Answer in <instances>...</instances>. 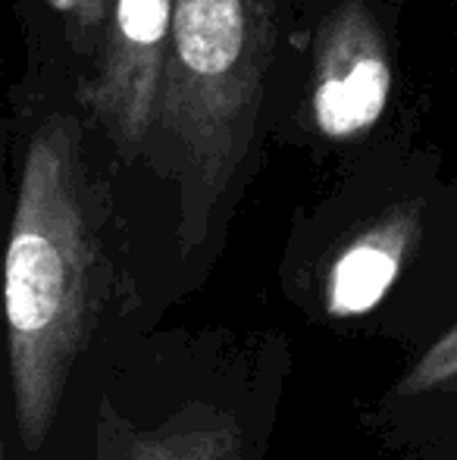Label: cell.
Here are the masks:
<instances>
[{
    "label": "cell",
    "mask_w": 457,
    "mask_h": 460,
    "mask_svg": "<svg viewBox=\"0 0 457 460\" xmlns=\"http://www.w3.org/2000/svg\"><path fill=\"white\" fill-rule=\"evenodd\" d=\"M176 0H107L85 79V107L122 179L141 172L157 119Z\"/></svg>",
    "instance_id": "277c9868"
},
{
    "label": "cell",
    "mask_w": 457,
    "mask_h": 460,
    "mask_svg": "<svg viewBox=\"0 0 457 460\" xmlns=\"http://www.w3.org/2000/svg\"><path fill=\"white\" fill-rule=\"evenodd\" d=\"M457 385V323L454 329H448L414 367L401 379L398 392L401 394H426V392H442V388Z\"/></svg>",
    "instance_id": "ba28073f"
},
{
    "label": "cell",
    "mask_w": 457,
    "mask_h": 460,
    "mask_svg": "<svg viewBox=\"0 0 457 460\" xmlns=\"http://www.w3.org/2000/svg\"><path fill=\"white\" fill-rule=\"evenodd\" d=\"M426 194L408 191L354 226L326 270V310L336 320L364 316L389 295L420 244Z\"/></svg>",
    "instance_id": "5b68a950"
},
{
    "label": "cell",
    "mask_w": 457,
    "mask_h": 460,
    "mask_svg": "<svg viewBox=\"0 0 457 460\" xmlns=\"http://www.w3.org/2000/svg\"><path fill=\"white\" fill-rule=\"evenodd\" d=\"M398 88L391 0H294L269 69V135L320 154L373 145Z\"/></svg>",
    "instance_id": "3957f363"
},
{
    "label": "cell",
    "mask_w": 457,
    "mask_h": 460,
    "mask_svg": "<svg viewBox=\"0 0 457 460\" xmlns=\"http://www.w3.org/2000/svg\"><path fill=\"white\" fill-rule=\"evenodd\" d=\"M85 69L25 38V69L4 101L10 128L0 297L19 438L38 451L60 413L116 279L122 170L85 107Z\"/></svg>",
    "instance_id": "6da1fadb"
},
{
    "label": "cell",
    "mask_w": 457,
    "mask_h": 460,
    "mask_svg": "<svg viewBox=\"0 0 457 460\" xmlns=\"http://www.w3.org/2000/svg\"><path fill=\"white\" fill-rule=\"evenodd\" d=\"M6 213H10V128H6V110L0 103V263H4ZM0 320H4V297H0ZM0 460H4V432H0Z\"/></svg>",
    "instance_id": "9c48e42d"
},
{
    "label": "cell",
    "mask_w": 457,
    "mask_h": 460,
    "mask_svg": "<svg viewBox=\"0 0 457 460\" xmlns=\"http://www.w3.org/2000/svg\"><path fill=\"white\" fill-rule=\"evenodd\" d=\"M0 69H4V54H0Z\"/></svg>",
    "instance_id": "8fae6325"
},
{
    "label": "cell",
    "mask_w": 457,
    "mask_h": 460,
    "mask_svg": "<svg viewBox=\"0 0 457 460\" xmlns=\"http://www.w3.org/2000/svg\"><path fill=\"white\" fill-rule=\"evenodd\" d=\"M273 48L254 0H176L157 119L141 172L176 194L185 257L214 229L250 179L269 135Z\"/></svg>",
    "instance_id": "7a4b0ae2"
},
{
    "label": "cell",
    "mask_w": 457,
    "mask_h": 460,
    "mask_svg": "<svg viewBox=\"0 0 457 460\" xmlns=\"http://www.w3.org/2000/svg\"><path fill=\"white\" fill-rule=\"evenodd\" d=\"M242 432L238 423L214 407H191L160 426L154 436L128 445L122 460H238Z\"/></svg>",
    "instance_id": "8992f818"
},
{
    "label": "cell",
    "mask_w": 457,
    "mask_h": 460,
    "mask_svg": "<svg viewBox=\"0 0 457 460\" xmlns=\"http://www.w3.org/2000/svg\"><path fill=\"white\" fill-rule=\"evenodd\" d=\"M107 0H16L22 38H44L63 48L82 69H92Z\"/></svg>",
    "instance_id": "52a82bcc"
},
{
    "label": "cell",
    "mask_w": 457,
    "mask_h": 460,
    "mask_svg": "<svg viewBox=\"0 0 457 460\" xmlns=\"http://www.w3.org/2000/svg\"><path fill=\"white\" fill-rule=\"evenodd\" d=\"M254 4H257V10H260L263 31H267V41H269V48H273V57H276V48H279L282 29H286L288 16H292L294 0H254Z\"/></svg>",
    "instance_id": "30bf717a"
}]
</instances>
